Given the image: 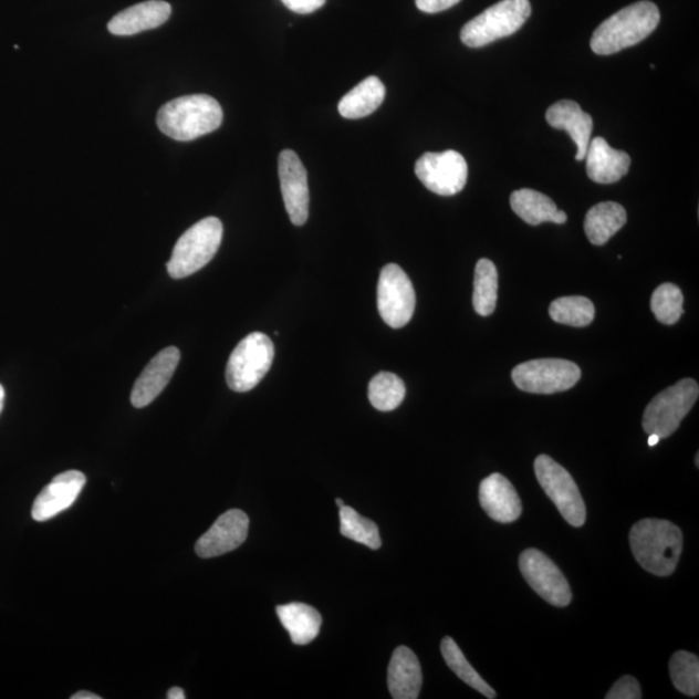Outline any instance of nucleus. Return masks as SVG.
<instances>
[{
    "label": "nucleus",
    "mask_w": 699,
    "mask_h": 699,
    "mask_svg": "<svg viewBox=\"0 0 699 699\" xmlns=\"http://www.w3.org/2000/svg\"><path fill=\"white\" fill-rule=\"evenodd\" d=\"M385 95L384 83L372 75L341 98L338 112L347 119L367 117L384 103Z\"/></svg>",
    "instance_id": "nucleus-25"
},
{
    "label": "nucleus",
    "mask_w": 699,
    "mask_h": 699,
    "mask_svg": "<svg viewBox=\"0 0 699 699\" xmlns=\"http://www.w3.org/2000/svg\"><path fill=\"white\" fill-rule=\"evenodd\" d=\"M288 10L300 14H309L322 9L326 0H281Z\"/></svg>",
    "instance_id": "nucleus-34"
},
{
    "label": "nucleus",
    "mask_w": 699,
    "mask_h": 699,
    "mask_svg": "<svg viewBox=\"0 0 699 699\" xmlns=\"http://www.w3.org/2000/svg\"><path fill=\"white\" fill-rule=\"evenodd\" d=\"M387 687L394 699L419 698L422 687V671L419 658L407 647L394 650L387 670Z\"/></svg>",
    "instance_id": "nucleus-21"
},
{
    "label": "nucleus",
    "mask_w": 699,
    "mask_h": 699,
    "mask_svg": "<svg viewBox=\"0 0 699 699\" xmlns=\"http://www.w3.org/2000/svg\"><path fill=\"white\" fill-rule=\"evenodd\" d=\"M480 503L490 519L512 523L522 514V503L514 486L504 476L493 473L481 482Z\"/></svg>",
    "instance_id": "nucleus-17"
},
{
    "label": "nucleus",
    "mask_w": 699,
    "mask_h": 699,
    "mask_svg": "<svg viewBox=\"0 0 699 699\" xmlns=\"http://www.w3.org/2000/svg\"><path fill=\"white\" fill-rule=\"evenodd\" d=\"M587 175L598 185L617 184L626 177L630 157L626 152L614 149L604 138L592 139L587 149Z\"/></svg>",
    "instance_id": "nucleus-19"
},
{
    "label": "nucleus",
    "mask_w": 699,
    "mask_h": 699,
    "mask_svg": "<svg viewBox=\"0 0 699 699\" xmlns=\"http://www.w3.org/2000/svg\"><path fill=\"white\" fill-rule=\"evenodd\" d=\"M279 178L289 218L294 226L305 225L310 204L307 171L292 149H285L279 156Z\"/></svg>",
    "instance_id": "nucleus-13"
},
{
    "label": "nucleus",
    "mask_w": 699,
    "mask_h": 699,
    "mask_svg": "<svg viewBox=\"0 0 699 699\" xmlns=\"http://www.w3.org/2000/svg\"><path fill=\"white\" fill-rule=\"evenodd\" d=\"M531 17L529 0H501L461 29V42L480 49L519 32Z\"/></svg>",
    "instance_id": "nucleus-5"
},
{
    "label": "nucleus",
    "mask_w": 699,
    "mask_h": 699,
    "mask_svg": "<svg viewBox=\"0 0 699 699\" xmlns=\"http://www.w3.org/2000/svg\"><path fill=\"white\" fill-rule=\"evenodd\" d=\"M640 684L633 676H623L606 695V699H640Z\"/></svg>",
    "instance_id": "nucleus-33"
},
{
    "label": "nucleus",
    "mask_w": 699,
    "mask_h": 699,
    "mask_svg": "<svg viewBox=\"0 0 699 699\" xmlns=\"http://www.w3.org/2000/svg\"><path fill=\"white\" fill-rule=\"evenodd\" d=\"M582 377L575 363L565 359H536L520 364L512 379L520 390L531 394H556L572 389Z\"/></svg>",
    "instance_id": "nucleus-9"
},
{
    "label": "nucleus",
    "mask_w": 699,
    "mask_h": 699,
    "mask_svg": "<svg viewBox=\"0 0 699 699\" xmlns=\"http://www.w3.org/2000/svg\"><path fill=\"white\" fill-rule=\"evenodd\" d=\"M86 484L85 474L79 470H67L56 476L36 497L32 515L38 522H44L66 511L77 500Z\"/></svg>",
    "instance_id": "nucleus-15"
},
{
    "label": "nucleus",
    "mask_w": 699,
    "mask_h": 699,
    "mask_svg": "<svg viewBox=\"0 0 699 699\" xmlns=\"http://www.w3.org/2000/svg\"><path fill=\"white\" fill-rule=\"evenodd\" d=\"M460 0H416L417 9L425 13H438L451 9Z\"/></svg>",
    "instance_id": "nucleus-35"
},
{
    "label": "nucleus",
    "mask_w": 699,
    "mask_h": 699,
    "mask_svg": "<svg viewBox=\"0 0 699 699\" xmlns=\"http://www.w3.org/2000/svg\"><path fill=\"white\" fill-rule=\"evenodd\" d=\"M378 313L394 330L411 322L416 307L413 281L398 264H387L379 273L377 286Z\"/></svg>",
    "instance_id": "nucleus-10"
},
{
    "label": "nucleus",
    "mask_w": 699,
    "mask_h": 699,
    "mask_svg": "<svg viewBox=\"0 0 699 699\" xmlns=\"http://www.w3.org/2000/svg\"><path fill=\"white\" fill-rule=\"evenodd\" d=\"M71 698L72 699H102L101 696L91 693V691H79V693H75Z\"/></svg>",
    "instance_id": "nucleus-37"
},
{
    "label": "nucleus",
    "mask_w": 699,
    "mask_h": 699,
    "mask_svg": "<svg viewBox=\"0 0 699 699\" xmlns=\"http://www.w3.org/2000/svg\"><path fill=\"white\" fill-rule=\"evenodd\" d=\"M167 698L169 699H186L185 690L178 687H174L167 691Z\"/></svg>",
    "instance_id": "nucleus-36"
},
{
    "label": "nucleus",
    "mask_w": 699,
    "mask_h": 699,
    "mask_svg": "<svg viewBox=\"0 0 699 699\" xmlns=\"http://www.w3.org/2000/svg\"><path fill=\"white\" fill-rule=\"evenodd\" d=\"M498 270L490 260L477 262L474 272L473 306L481 316H490L495 311L498 302Z\"/></svg>",
    "instance_id": "nucleus-26"
},
{
    "label": "nucleus",
    "mask_w": 699,
    "mask_h": 699,
    "mask_svg": "<svg viewBox=\"0 0 699 699\" xmlns=\"http://www.w3.org/2000/svg\"><path fill=\"white\" fill-rule=\"evenodd\" d=\"M415 173L432 194L453 196L467 186L468 164L456 150L429 152L416 163Z\"/></svg>",
    "instance_id": "nucleus-11"
},
{
    "label": "nucleus",
    "mask_w": 699,
    "mask_h": 699,
    "mask_svg": "<svg viewBox=\"0 0 699 699\" xmlns=\"http://www.w3.org/2000/svg\"><path fill=\"white\" fill-rule=\"evenodd\" d=\"M222 239L223 225L218 218L200 220L181 234L167 263V272L173 279L194 275L215 258Z\"/></svg>",
    "instance_id": "nucleus-4"
},
{
    "label": "nucleus",
    "mask_w": 699,
    "mask_h": 699,
    "mask_svg": "<svg viewBox=\"0 0 699 699\" xmlns=\"http://www.w3.org/2000/svg\"><path fill=\"white\" fill-rule=\"evenodd\" d=\"M660 13L655 3L643 0L626 7L605 20L592 36L591 49L597 55H613L647 40L659 24Z\"/></svg>",
    "instance_id": "nucleus-3"
},
{
    "label": "nucleus",
    "mask_w": 699,
    "mask_h": 699,
    "mask_svg": "<svg viewBox=\"0 0 699 699\" xmlns=\"http://www.w3.org/2000/svg\"><path fill=\"white\" fill-rule=\"evenodd\" d=\"M275 358V346L264 333H250L234 347L227 363L228 387L237 393H247L260 384Z\"/></svg>",
    "instance_id": "nucleus-6"
},
{
    "label": "nucleus",
    "mask_w": 699,
    "mask_h": 699,
    "mask_svg": "<svg viewBox=\"0 0 699 699\" xmlns=\"http://www.w3.org/2000/svg\"><path fill=\"white\" fill-rule=\"evenodd\" d=\"M336 504H337L340 508L345 505V504H344V501H342L341 499H337V500H336Z\"/></svg>",
    "instance_id": "nucleus-40"
},
{
    "label": "nucleus",
    "mask_w": 699,
    "mask_h": 699,
    "mask_svg": "<svg viewBox=\"0 0 699 699\" xmlns=\"http://www.w3.org/2000/svg\"><path fill=\"white\" fill-rule=\"evenodd\" d=\"M699 387L695 379L684 378L667 387L649 403L643 417V428L648 435L668 438L679 429L680 424L695 407Z\"/></svg>",
    "instance_id": "nucleus-7"
},
{
    "label": "nucleus",
    "mask_w": 699,
    "mask_h": 699,
    "mask_svg": "<svg viewBox=\"0 0 699 699\" xmlns=\"http://www.w3.org/2000/svg\"><path fill=\"white\" fill-rule=\"evenodd\" d=\"M534 469L538 482L566 522L582 528L587 520V509L572 474L546 455L538 456Z\"/></svg>",
    "instance_id": "nucleus-8"
},
{
    "label": "nucleus",
    "mask_w": 699,
    "mask_h": 699,
    "mask_svg": "<svg viewBox=\"0 0 699 699\" xmlns=\"http://www.w3.org/2000/svg\"><path fill=\"white\" fill-rule=\"evenodd\" d=\"M630 550L644 570L657 576L674 574L682 551L681 530L670 521H638L629 533Z\"/></svg>",
    "instance_id": "nucleus-1"
},
{
    "label": "nucleus",
    "mask_w": 699,
    "mask_h": 699,
    "mask_svg": "<svg viewBox=\"0 0 699 699\" xmlns=\"http://www.w3.org/2000/svg\"><path fill=\"white\" fill-rule=\"evenodd\" d=\"M179 361L180 352L177 347H167L159 352L136 379L132 393L133 406L143 408L150 405L170 383Z\"/></svg>",
    "instance_id": "nucleus-16"
},
{
    "label": "nucleus",
    "mask_w": 699,
    "mask_h": 699,
    "mask_svg": "<svg viewBox=\"0 0 699 699\" xmlns=\"http://www.w3.org/2000/svg\"><path fill=\"white\" fill-rule=\"evenodd\" d=\"M440 651L446 660L448 667L452 672L458 676L463 682L468 684L477 691H480L486 698H497V691L493 690L488 682H486L481 675L478 674L472 665L468 663L466 656L459 648V645L455 643L453 638L445 637L442 644H440Z\"/></svg>",
    "instance_id": "nucleus-27"
},
{
    "label": "nucleus",
    "mask_w": 699,
    "mask_h": 699,
    "mask_svg": "<svg viewBox=\"0 0 699 699\" xmlns=\"http://www.w3.org/2000/svg\"><path fill=\"white\" fill-rule=\"evenodd\" d=\"M550 315L554 322L583 328L595 319V306L588 299L582 295L561 298L553 301L550 306Z\"/></svg>",
    "instance_id": "nucleus-30"
},
{
    "label": "nucleus",
    "mask_w": 699,
    "mask_h": 699,
    "mask_svg": "<svg viewBox=\"0 0 699 699\" xmlns=\"http://www.w3.org/2000/svg\"><path fill=\"white\" fill-rule=\"evenodd\" d=\"M520 568L531 588L546 603L557 607H565L572 603V590L565 575L543 552L534 549L523 551L520 556Z\"/></svg>",
    "instance_id": "nucleus-12"
},
{
    "label": "nucleus",
    "mask_w": 699,
    "mask_h": 699,
    "mask_svg": "<svg viewBox=\"0 0 699 699\" xmlns=\"http://www.w3.org/2000/svg\"><path fill=\"white\" fill-rule=\"evenodd\" d=\"M277 614L295 645H307L321 633L322 615L313 606L301 603L281 605L277 607Z\"/></svg>",
    "instance_id": "nucleus-23"
},
{
    "label": "nucleus",
    "mask_w": 699,
    "mask_h": 699,
    "mask_svg": "<svg viewBox=\"0 0 699 699\" xmlns=\"http://www.w3.org/2000/svg\"><path fill=\"white\" fill-rule=\"evenodd\" d=\"M4 399H6V392L3 389V386L0 385V414H2V411H3Z\"/></svg>",
    "instance_id": "nucleus-38"
},
{
    "label": "nucleus",
    "mask_w": 699,
    "mask_h": 699,
    "mask_svg": "<svg viewBox=\"0 0 699 699\" xmlns=\"http://www.w3.org/2000/svg\"><path fill=\"white\" fill-rule=\"evenodd\" d=\"M406 397V386L397 375L382 372L371 379L368 398L378 411L390 413L401 405Z\"/></svg>",
    "instance_id": "nucleus-28"
},
{
    "label": "nucleus",
    "mask_w": 699,
    "mask_h": 699,
    "mask_svg": "<svg viewBox=\"0 0 699 699\" xmlns=\"http://www.w3.org/2000/svg\"><path fill=\"white\" fill-rule=\"evenodd\" d=\"M660 438L657 435H649L648 444L650 447H655L658 445Z\"/></svg>",
    "instance_id": "nucleus-39"
},
{
    "label": "nucleus",
    "mask_w": 699,
    "mask_h": 699,
    "mask_svg": "<svg viewBox=\"0 0 699 699\" xmlns=\"http://www.w3.org/2000/svg\"><path fill=\"white\" fill-rule=\"evenodd\" d=\"M223 123L222 106L209 95L174 98L157 114V126L178 142H191L216 132Z\"/></svg>",
    "instance_id": "nucleus-2"
},
{
    "label": "nucleus",
    "mask_w": 699,
    "mask_h": 699,
    "mask_svg": "<svg viewBox=\"0 0 699 699\" xmlns=\"http://www.w3.org/2000/svg\"><path fill=\"white\" fill-rule=\"evenodd\" d=\"M171 14V6L161 0L135 4L114 17L108 30L114 35H134L165 24Z\"/></svg>",
    "instance_id": "nucleus-20"
},
{
    "label": "nucleus",
    "mask_w": 699,
    "mask_h": 699,
    "mask_svg": "<svg viewBox=\"0 0 699 699\" xmlns=\"http://www.w3.org/2000/svg\"><path fill=\"white\" fill-rule=\"evenodd\" d=\"M340 531L345 538L364 544L371 550H378L383 545L377 524L361 515L352 507L340 508Z\"/></svg>",
    "instance_id": "nucleus-29"
},
{
    "label": "nucleus",
    "mask_w": 699,
    "mask_h": 699,
    "mask_svg": "<svg viewBox=\"0 0 699 699\" xmlns=\"http://www.w3.org/2000/svg\"><path fill=\"white\" fill-rule=\"evenodd\" d=\"M670 675L676 689L689 697L699 693V660L689 651L675 653L670 660Z\"/></svg>",
    "instance_id": "nucleus-32"
},
{
    "label": "nucleus",
    "mask_w": 699,
    "mask_h": 699,
    "mask_svg": "<svg viewBox=\"0 0 699 699\" xmlns=\"http://www.w3.org/2000/svg\"><path fill=\"white\" fill-rule=\"evenodd\" d=\"M511 207L517 216L531 226L544 222L564 225L567 220L565 211L559 210L549 196L534 189H519L511 196Z\"/></svg>",
    "instance_id": "nucleus-22"
},
{
    "label": "nucleus",
    "mask_w": 699,
    "mask_h": 699,
    "mask_svg": "<svg viewBox=\"0 0 699 699\" xmlns=\"http://www.w3.org/2000/svg\"><path fill=\"white\" fill-rule=\"evenodd\" d=\"M249 517L240 509L220 515L215 524L197 541V556L211 559L238 550L247 541Z\"/></svg>",
    "instance_id": "nucleus-14"
},
{
    "label": "nucleus",
    "mask_w": 699,
    "mask_h": 699,
    "mask_svg": "<svg viewBox=\"0 0 699 699\" xmlns=\"http://www.w3.org/2000/svg\"><path fill=\"white\" fill-rule=\"evenodd\" d=\"M684 295L679 286L671 283L659 285L651 294L650 307L657 321L665 325H674L684 314Z\"/></svg>",
    "instance_id": "nucleus-31"
},
{
    "label": "nucleus",
    "mask_w": 699,
    "mask_h": 699,
    "mask_svg": "<svg viewBox=\"0 0 699 699\" xmlns=\"http://www.w3.org/2000/svg\"><path fill=\"white\" fill-rule=\"evenodd\" d=\"M546 123L557 131H564L576 144V161L586 158L594 131V119L588 113L583 112L581 105L573 101H561L550 106L545 114Z\"/></svg>",
    "instance_id": "nucleus-18"
},
{
    "label": "nucleus",
    "mask_w": 699,
    "mask_h": 699,
    "mask_svg": "<svg viewBox=\"0 0 699 699\" xmlns=\"http://www.w3.org/2000/svg\"><path fill=\"white\" fill-rule=\"evenodd\" d=\"M627 222V211L618 202H599L591 208L584 220V231L591 244L602 247Z\"/></svg>",
    "instance_id": "nucleus-24"
}]
</instances>
